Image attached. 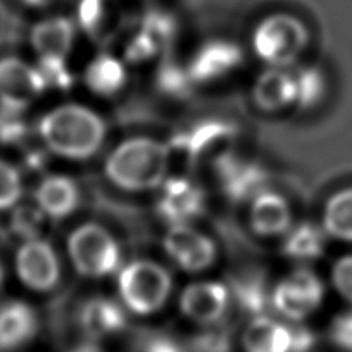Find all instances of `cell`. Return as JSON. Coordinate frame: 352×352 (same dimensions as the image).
Returning a JSON list of instances; mask_svg holds the SVG:
<instances>
[{
	"label": "cell",
	"instance_id": "29",
	"mask_svg": "<svg viewBox=\"0 0 352 352\" xmlns=\"http://www.w3.org/2000/svg\"><path fill=\"white\" fill-rule=\"evenodd\" d=\"M23 192L22 175L14 165L0 159V211L14 208Z\"/></svg>",
	"mask_w": 352,
	"mask_h": 352
},
{
	"label": "cell",
	"instance_id": "18",
	"mask_svg": "<svg viewBox=\"0 0 352 352\" xmlns=\"http://www.w3.org/2000/svg\"><path fill=\"white\" fill-rule=\"evenodd\" d=\"M36 206L50 219H65L80 205L75 180L63 174H50L39 182L34 192Z\"/></svg>",
	"mask_w": 352,
	"mask_h": 352
},
{
	"label": "cell",
	"instance_id": "28",
	"mask_svg": "<svg viewBox=\"0 0 352 352\" xmlns=\"http://www.w3.org/2000/svg\"><path fill=\"white\" fill-rule=\"evenodd\" d=\"M140 30L146 33L163 52L166 47L173 44L175 32H177V25H175V21L171 14L160 10H153L144 14Z\"/></svg>",
	"mask_w": 352,
	"mask_h": 352
},
{
	"label": "cell",
	"instance_id": "2",
	"mask_svg": "<svg viewBox=\"0 0 352 352\" xmlns=\"http://www.w3.org/2000/svg\"><path fill=\"white\" fill-rule=\"evenodd\" d=\"M171 151L153 138H129L120 143L104 163L109 182L120 190L142 192L157 190L169 174Z\"/></svg>",
	"mask_w": 352,
	"mask_h": 352
},
{
	"label": "cell",
	"instance_id": "4",
	"mask_svg": "<svg viewBox=\"0 0 352 352\" xmlns=\"http://www.w3.org/2000/svg\"><path fill=\"white\" fill-rule=\"evenodd\" d=\"M309 44L305 23L290 14H272L253 33L254 54L267 67L290 69L298 64Z\"/></svg>",
	"mask_w": 352,
	"mask_h": 352
},
{
	"label": "cell",
	"instance_id": "9",
	"mask_svg": "<svg viewBox=\"0 0 352 352\" xmlns=\"http://www.w3.org/2000/svg\"><path fill=\"white\" fill-rule=\"evenodd\" d=\"M45 90L38 67L13 56L0 59V104L5 111L21 113Z\"/></svg>",
	"mask_w": 352,
	"mask_h": 352
},
{
	"label": "cell",
	"instance_id": "25",
	"mask_svg": "<svg viewBox=\"0 0 352 352\" xmlns=\"http://www.w3.org/2000/svg\"><path fill=\"white\" fill-rule=\"evenodd\" d=\"M233 126L222 120H206L197 124L191 132L175 140V148L185 151L188 155L197 157L216 144L226 142L233 135Z\"/></svg>",
	"mask_w": 352,
	"mask_h": 352
},
{
	"label": "cell",
	"instance_id": "35",
	"mask_svg": "<svg viewBox=\"0 0 352 352\" xmlns=\"http://www.w3.org/2000/svg\"><path fill=\"white\" fill-rule=\"evenodd\" d=\"M196 340L197 352H230V338L223 332L208 331Z\"/></svg>",
	"mask_w": 352,
	"mask_h": 352
},
{
	"label": "cell",
	"instance_id": "6",
	"mask_svg": "<svg viewBox=\"0 0 352 352\" xmlns=\"http://www.w3.org/2000/svg\"><path fill=\"white\" fill-rule=\"evenodd\" d=\"M324 283L314 270L298 267L272 289L270 306L279 318L298 324L311 318L323 306Z\"/></svg>",
	"mask_w": 352,
	"mask_h": 352
},
{
	"label": "cell",
	"instance_id": "27",
	"mask_svg": "<svg viewBox=\"0 0 352 352\" xmlns=\"http://www.w3.org/2000/svg\"><path fill=\"white\" fill-rule=\"evenodd\" d=\"M232 292V298L234 296L236 302L248 312L252 317L264 315L267 307L270 306V294L272 290L267 289L265 279L259 276H244L239 278Z\"/></svg>",
	"mask_w": 352,
	"mask_h": 352
},
{
	"label": "cell",
	"instance_id": "36",
	"mask_svg": "<svg viewBox=\"0 0 352 352\" xmlns=\"http://www.w3.org/2000/svg\"><path fill=\"white\" fill-rule=\"evenodd\" d=\"M142 352H185V349L171 337L155 336L143 343Z\"/></svg>",
	"mask_w": 352,
	"mask_h": 352
},
{
	"label": "cell",
	"instance_id": "15",
	"mask_svg": "<svg viewBox=\"0 0 352 352\" xmlns=\"http://www.w3.org/2000/svg\"><path fill=\"white\" fill-rule=\"evenodd\" d=\"M295 326L270 315L252 317L241 336L244 352H294Z\"/></svg>",
	"mask_w": 352,
	"mask_h": 352
},
{
	"label": "cell",
	"instance_id": "3",
	"mask_svg": "<svg viewBox=\"0 0 352 352\" xmlns=\"http://www.w3.org/2000/svg\"><path fill=\"white\" fill-rule=\"evenodd\" d=\"M121 305L140 317L159 312L173 292L169 272L159 263L137 259L121 267L117 278Z\"/></svg>",
	"mask_w": 352,
	"mask_h": 352
},
{
	"label": "cell",
	"instance_id": "21",
	"mask_svg": "<svg viewBox=\"0 0 352 352\" xmlns=\"http://www.w3.org/2000/svg\"><path fill=\"white\" fill-rule=\"evenodd\" d=\"M281 241V252L284 256L295 263L307 264L323 256L329 238L321 226L301 222L298 226L294 223Z\"/></svg>",
	"mask_w": 352,
	"mask_h": 352
},
{
	"label": "cell",
	"instance_id": "26",
	"mask_svg": "<svg viewBox=\"0 0 352 352\" xmlns=\"http://www.w3.org/2000/svg\"><path fill=\"white\" fill-rule=\"evenodd\" d=\"M298 111H312L323 101L327 92V78L317 64H296L292 67Z\"/></svg>",
	"mask_w": 352,
	"mask_h": 352
},
{
	"label": "cell",
	"instance_id": "10",
	"mask_svg": "<svg viewBox=\"0 0 352 352\" xmlns=\"http://www.w3.org/2000/svg\"><path fill=\"white\" fill-rule=\"evenodd\" d=\"M232 292L230 287L219 281H196L186 286L179 296V307L192 323L204 327H211L227 314Z\"/></svg>",
	"mask_w": 352,
	"mask_h": 352
},
{
	"label": "cell",
	"instance_id": "30",
	"mask_svg": "<svg viewBox=\"0 0 352 352\" xmlns=\"http://www.w3.org/2000/svg\"><path fill=\"white\" fill-rule=\"evenodd\" d=\"M157 84L162 92L173 96H185L191 89L192 80L188 74V69H184L174 63H165L157 75Z\"/></svg>",
	"mask_w": 352,
	"mask_h": 352
},
{
	"label": "cell",
	"instance_id": "12",
	"mask_svg": "<svg viewBox=\"0 0 352 352\" xmlns=\"http://www.w3.org/2000/svg\"><path fill=\"white\" fill-rule=\"evenodd\" d=\"M157 210L169 226L191 223L204 213L205 194L190 179L168 177L160 186Z\"/></svg>",
	"mask_w": 352,
	"mask_h": 352
},
{
	"label": "cell",
	"instance_id": "8",
	"mask_svg": "<svg viewBox=\"0 0 352 352\" xmlns=\"http://www.w3.org/2000/svg\"><path fill=\"white\" fill-rule=\"evenodd\" d=\"M163 248L169 259L188 273L208 270L217 258L214 241L194 228L191 223L169 226L163 236Z\"/></svg>",
	"mask_w": 352,
	"mask_h": 352
},
{
	"label": "cell",
	"instance_id": "1",
	"mask_svg": "<svg viewBox=\"0 0 352 352\" xmlns=\"http://www.w3.org/2000/svg\"><path fill=\"white\" fill-rule=\"evenodd\" d=\"M38 131L53 154L69 160H87L101 149L107 127L92 109L63 104L41 118Z\"/></svg>",
	"mask_w": 352,
	"mask_h": 352
},
{
	"label": "cell",
	"instance_id": "38",
	"mask_svg": "<svg viewBox=\"0 0 352 352\" xmlns=\"http://www.w3.org/2000/svg\"><path fill=\"white\" fill-rule=\"evenodd\" d=\"M2 283H3V269L2 265H0V287H2Z\"/></svg>",
	"mask_w": 352,
	"mask_h": 352
},
{
	"label": "cell",
	"instance_id": "5",
	"mask_svg": "<svg viewBox=\"0 0 352 352\" xmlns=\"http://www.w3.org/2000/svg\"><path fill=\"white\" fill-rule=\"evenodd\" d=\"M67 253L70 263L81 276L101 279L121 269V252L118 242L98 223H82L67 239Z\"/></svg>",
	"mask_w": 352,
	"mask_h": 352
},
{
	"label": "cell",
	"instance_id": "17",
	"mask_svg": "<svg viewBox=\"0 0 352 352\" xmlns=\"http://www.w3.org/2000/svg\"><path fill=\"white\" fill-rule=\"evenodd\" d=\"M253 100L254 104L264 112H279L295 107L296 87L292 67H267L254 84Z\"/></svg>",
	"mask_w": 352,
	"mask_h": 352
},
{
	"label": "cell",
	"instance_id": "32",
	"mask_svg": "<svg viewBox=\"0 0 352 352\" xmlns=\"http://www.w3.org/2000/svg\"><path fill=\"white\" fill-rule=\"evenodd\" d=\"M331 343L343 352H352V309L337 314L327 327Z\"/></svg>",
	"mask_w": 352,
	"mask_h": 352
},
{
	"label": "cell",
	"instance_id": "7",
	"mask_svg": "<svg viewBox=\"0 0 352 352\" xmlns=\"http://www.w3.org/2000/svg\"><path fill=\"white\" fill-rule=\"evenodd\" d=\"M14 269L19 281L33 292H50L60 278L58 253L50 242L41 238L22 242L16 252Z\"/></svg>",
	"mask_w": 352,
	"mask_h": 352
},
{
	"label": "cell",
	"instance_id": "22",
	"mask_svg": "<svg viewBox=\"0 0 352 352\" xmlns=\"http://www.w3.org/2000/svg\"><path fill=\"white\" fill-rule=\"evenodd\" d=\"M121 11L117 0H80L78 25L96 41L111 39L118 32Z\"/></svg>",
	"mask_w": 352,
	"mask_h": 352
},
{
	"label": "cell",
	"instance_id": "31",
	"mask_svg": "<svg viewBox=\"0 0 352 352\" xmlns=\"http://www.w3.org/2000/svg\"><path fill=\"white\" fill-rule=\"evenodd\" d=\"M331 286L343 301L352 306V253L338 258L331 267Z\"/></svg>",
	"mask_w": 352,
	"mask_h": 352
},
{
	"label": "cell",
	"instance_id": "16",
	"mask_svg": "<svg viewBox=\"0 0 352 352\" xmlns=\"http://www.w3.org/2000/svg\"><path fill=\"white\" fill-rule=\"evenodd\" d=\"M38 314L25 301L11 300L0 305V352L23 348L38 332Z\"/></svg>",
	"mask_w": 352,
	"mask_h": 352
},
{
	"label": "cell",
	"instance_id": "20",
	"mask_svg": "<svg viewBox=\"0 0 352 352\" xmlns=\"http://www.w3.org/2000/svg\"><path fill=\"white\" fill-rule=\"evenodd\" d=\"M80 323L84 332L92 338L115 336L126 326V307L121 305V301L96 296L82 306Z\"/></svg>",
	"mask_w": 352,
	"mask_h": 352
},
{
	"label": "cell",
	"instance_id": "34",
	"mask_svg": "<svg viewBox=\"0 0 352 352\" xmlns=\"http://www.w3.org/2000/svg\"><path fill=\"white\" fill-rule=\"evenodd\" d=\"M159 53H162V48L157 45L146 33L138 30V33L133 36L129 44H127L124 56L129 63L140 64L144 63V60L153 59Z\"/></svg>",
	"mask_w": 352,
	"mask_h": 352
},
{
	"label": "cell",
	"instance_id": "33",
	"mask_svg": "<svg viewBox=\"0 0 352 352\" xmlns=\"http://www.w3.org/2000/svg\"><path fill=\"white\" fill-rule=\"evenodd\" d=\"M39 72L48 87L67 89L72 86V76L65 59H39Z\"/></svg>",
	"mask_w": 352,
	"mask_h": 352
},
{
	"label": "cell",
	"instance_id": "24",
	"mask_svg": "<svg viewBox=\"0 0 352 352\" xmlns=\"http://www.w3.org/2000/svg\"><path fill=\"white\" fill-rule=\"evenodd\" d=\"M321 227L329 239L352 244V186L327 199Z\"/></svg>",
	"mask_w": 352,
	"mask_h": 352
},
{
	"label": "cell",
	"instance_id": "37",
	"mask_svg": "<svg viewBox=\"0 0 352 352\" xmlns=\"http://www.w3.org/2000/svg\"><path fill=\"white\" fill-rule=\"evenodd\" d=\"M22 2H25L27 5H32V7H48V5H53L54 2H58V0H22Z\"/></svg>",
	"mask_w": 352,
	"mask_h": 352
},
{
	"label": "cell",
	"instance_id": "13",
	"mask_svg": "<svg viewBox=\"0 0 352 352\" xmlns=\"http://www.w3.org/2000/svg\"><path fill=\"white\" fill-rule=\"evenodd\" d=\"M248 222L259 238H283L294 226L292 208L284 196L265 188L250 200Z\"/></svg>",
	"mask_w": 352,
	"mask_h": 352
},
{
	"label": "cell",
	"instance_id": "19",
	"mask_svg": "<svg viewBox=\"0 0 352 352\" xmlns=\"http://www.w3.org/2000/svg\"><path fill=\"white\" fill-rule=\"evenodd\" d=\"M30 42L39 59H67L75 44V23L69 17H48L32 28Z\"/></svg>",
	"mask_w": 352,
	"mask_h": 352
},
{
	"label": "cell",
	"instance_id": "23",
	"mask_svg": "<svg viewBox=\"0 0 352 352\" xmlns=\"http://www.w3.org/2000/svg\"><path fill=\"white\" fill-rule=\"evenodd\" d=\"M84 80L95 95H117L124 87L127 80L124 63L112 54L101 53L87 65Z\"/></svg>",
	"mask_w": 352,
	"mask_h": 352
},
{
	"label": "cell",
	"instance_id": "11",
	"mask_svg": "<svg viewBox=\"0 0 352 352\" xmlns=\"http://www.w3.org/2000/svg\"><path fill=\"white\" fill-rule=\"evenodd\" d=\"M242 64L244 50L239 44L230 39H213L200 45L186 69L194 84H208L233 75Z\"/></svg>",
	"mask_w": 352,
	"mask_h": 352
},
{
	"label": "cell",
	"instance_id": "14",
	"mask_svg": "<svg viewBox=\"0 0 352 352\" xmlns=\"http://www.w3.org/2000/svg\"><path fill=\"white\" fill-rule=\"evenodd\" d=\"M216 173L222 191L236 202L252 200L258 192L265 190V173L256 163L222 155L216 162Z\"/></svg>",
	"mask_w": 352,
	"mask_h": 352
}]
</instances>
